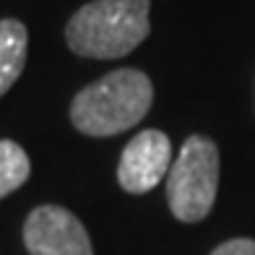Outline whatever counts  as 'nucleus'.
I'll return each mask as SVG.
<instances>
[{"mask_svg":"<svg viewBox=\"0 0 255 255\" xmlns=\"http://www.w3.org/2000/svg\"><path fill=\"white\" fill-rule=\"evenodd\" d=\"M29 156L13 141H0V198H5L29 180Z\"/></svg>","mask_w":255,"mask_h":255,"instance_id":"nucleus-7","label":"nucleus"},{"mask_svg":"<svg viewBox=\"0 0 255 255\" xmlns=\"http://www.w3.org/2000/svg\"><path fill=\"white\" fill-rule=\"evenodd\" d=\"M211 255H255V240H229L224 245H219Z\"/></svg>","mask_w":255,"mask_h":255,"instance_id":"nucleus-8","label":"nucleus"},{"mask_svg":"<svg viewBox=\"0 0 255 255\" xmlns=\"http://www.w3.org/2000/svg\"><path fill=\"white\" fill-rule=\"evenodd\" d=\"M24 242L31 255H94L84 224L60 206H39L24 224Z\"/></svg>","mask_w":255,"mask_h":255,"instance_id":"nucleus-4","label":"nucleus"},{"mask_svg":"<svg viewBox=\"0 0 255 255\" xmlns=\"http://www.w3.org/2000/svg\"><path fill=\"white\" fill-rule=\"evenodd\" d=\"M148 8V0H94L68 21V47L97 60H115L133 52L151 31Z\"/></svg>","mask_w":255,"mask_h":255,"instance_id":"nucleus-2","label":"nucleus"},{"mask_svg":"<svg viewBox=\"0 0 255 255\" xmlns=\"http://www.w3.org/2000/svg\"><path fill=\"white\" fill-rule=\"evenodd\" d=\"M172 167V143L161 130H141L125 146L118 167L120 188L128 193H148L164 180Z\"/></svg>","mask_w":255,"mask_h":255,"instance_id":"nucleus-5","label":"nucleus"},{"mask_svg":"<svg viewBox=\"0 0 255 255\" xmlns=\"http://www.w3.org/2000/svg\"><path fill=\"white\" fill-rule=\"evenodd\" d=\"M219 190V148L211 138L190 135L167 175V201L175 219L185 224L211 214Z\"/></svg>","mask_w":255,"mask_h":255,"instance_id":"nucleus-3","label":"nucleus"},{"mask_svg":"<svg viewBox=\"0 0 255 255\" xmlns=\"http://www.w3.org/2000/svg\"><path fill=\"white\" fill-rule=\"evenodd\" d=\"M26 26L16 18L0 21V97L16 84L26 63Z\"/></svg>","mask_w":255,"mask_h":255,"instance_id":"nucleus-6","label":"nucleus"},{"mask_svg":"<svg viewBox=\"0 0 255 255\" xmlns=\"http://www.w3.org/2000/svg\"><path fill=\"white\" fill-rule=\"evenodd\" d=\"M154 102V86L146 73L120 68L81 89L71 104V120L81 133L107 138L138 125Z\"/></svg>","mask_w":255,"mask_h":255,"instance_id":"nucleus-1","label":"nucleus"}]
</instances>
